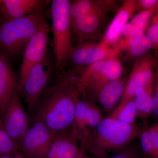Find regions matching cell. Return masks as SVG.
<instances>
[{
	"mask_svg": "<svg viewBox=\"0 0 158 158\" xmlns=\"http://www.w3.org/2000/svg\"><path fill=\"white\" fill-rule=\"evenodd\" d=\"M80 69L62 71L43 94L34 111V119L42 122L56 135L69 131L81 95L77 87Z\"/></svg>",
	"mask_w": 158,
	"mask_h": 158,
	"instance_id": "6da1fadb",
	"label": "cell"
},
{
	"mask_svg": "<svg viewBox=\"0 0 158 158\" xmlns=\"http://www.w3.org/2000/svg\"><path fill=\"white\" fill-rule=\"evenodd\" d=\"M141 130L132 125L113 118H104L93 132L80 142V149L97 158H103L111 152L119 151L139 138Z\"/></svg>",
	"mask_w": 158,
	"mask_h": 158,
	"instance_id": "7a4b0ae2",
	"label": "cell"
},
{
	"mask_svg": "<svg viewBox=\"0 0 158 158\" xmlns=\"http://www.w3.org/2000/svg\"><path fill=\"white\" fill-rule=\"evenodd\" d=\"M46 20L44 11L8 21H0V49L6 56L23 53L26 46Z\"/></svg>",
	"mask_w": 158,
	"mask_h": 158,
	"instance_id": "3957f363",
	"label": "cell"
},
{
	"mask_svg": "<svg viewBox=\"0 0 158 158\" xmlns=\"http://www.w3.org/2000/svg\"><path fill=\"white\" fill-rule=\"evenodd\" d=\"M123 67L118 57L95 62L80 69L77 87L84 100L98 101L102 88L109 82L121 78Z\"/></svg>",
	"mask_w": 158,
	"mask_h": 158,
	"instance_id": "277c9868",
	"label": "cell"
},
{
	"mask_svg": "<svg viewBox=\"0 0 158 158\" xmlns=\"http://www.w3.org/2000/svg\"><path fill=\"white\" fill-rule=\"evenodd\" d=\"M69 6V0L51 1L50 29L53 37L55 67L58 72L64 70L68 65L74 48L72 44Z\"/></svg>",
	"mask_w": 158,
	"mask_h": 158,
	"instance_id": "5b68a950",
	"label": "cell"
},
{
	"mask_svg": "<svg viewBox=\"0 0 158 158\" xmlns=\"http://www.w3.org/2000/svg\"><path fill=\"white\" fill-rule=\"evenodd\" d=\"M54 65L48 55L29 71L19 94L24 97L29 115L34 113L40 97L49 87Z\"/></svg>",
	"mask_w": 158,
	"mask_h": 158,
	"instance_id": "8992f818",
	"label": "cell"
},
{
	"mask_svg": "<svg viewBox=\"0 0 158 158\" xmlns=\"http://www.w3.org/2000/svg\"><path fill=\"white\" fill-rule=\"evenodd\" d=\"M157 56L147 52L137 59L128 80L125 83L123 94L118 105L133 100L135 91L138 88H144L152 95L153 81Z\"/></svg>",
	"mask_w": 158,
	"mask_h": 158,
	"instance_id": "52a82bcc",
	"label": "cell"
},
{
	"mask_svg": "<svg viewBox=\"0 0 158 158\" xmlns=\"http://www.w3.org/2000/svg\"><path fill=\"white\" fill-rule=\"evenodd\" d=\"M116 4L115 1L100 0L93 10L71 21L72 30L77 38V44L95 39L107 15L115 9Z\"/></svg>",
	"mask_w": 158,
	"mask_h": 158,
	"instance_id": "ba28073f",
	"label": "cell"
},
{
	"mask_svg": "<svg viewBox=\"0 0 158 158\" xmlns=\"http://www.w3.org/2000/svg\"><path fill=\"white\" fill-rule=\"evenodd\" d=\"M51 31L45 20L28 43L23 52L22 63L19 80V94L28 73L33 66L42 61L47 56L49 33Z\"/></svg>",
	"mask_w": 158,
	"mask_h": 158,
	"instance_id": "9c48e42d",
	"label": "cell"
},
{
	"mask_svg": "<svg viewBox=\"0 0 158 158\" xmlns=\"http://www.w3.org/2000/svg\"><path fill=\"white\" fill-rule=\"evenodd\" d=\"M56 135L42 122L34 119L19 151L25 158H44Z\"/></svg>",
	"mask_w": 158,
	"mask_h": 158,
	"instance_id": "30bf717a",
	"label": "cell"
},
{
	"mask_svg": "<svg viewBox=\"0 0 158 158\" xmlns=\"http://www.w3.org/2000/svg\"><path fill=\"white\" fill-rule=\"evenodd\" d=\"M19 95L17 92L14 94L1 118L6 131L19 151L23 139L30 127L27 114Z\"/></svg>",
	"mask_w": 158,
	"mask_h": 158,
	"instance_id": "8fae6325",
	"label": "cell"
},
{
	"mask_svg": "<svg viewBox=\"0 0 158 158\" xmlns=\"http://www.w3.org/2000/svg\"><path fill=\"white\" fill-rule=\"evenodd\" d=\"M104 118L101 111L94 103L80 98L69 132L81 142L93 132Z\"/></svg>",
	"mask_w": 158,
	"mask_h": 158,
	"instance_id": "7c38bea8",
	"label": "cell"
},
{
	"mask_svg": "<svg viewBox=\"0 0 158 158\" xmlns=\"http://www.w3.org/2000/svg\"><path fill=\"white\" fill-rule=\"evenodd\" d=\"M118 52L102 40L98 43L85 41L74 46L69 58L75 68H84L95 62L118 57Z\"/></svg>",
	"mask_w": 158,
	"mask_h": 158,
	"instance_id": "4fadbf2b",
	"label": "cell"
},
{
	"mask_svg": "<svg viewBox=\"0 0 158 158\" xmlns=\"http://www.w3.org/2000/svg\"><path fill=\"white\" fill-rule=\"evenodd\" d=\"M50 1L0 0V21H8L44 11Z\"/></svg>",
	"mask_w": 158,
	"mask_h": 158,
	"instance_id": "5bb4252c",
	"label": "cell"
},
{
	"mask_svg": "<svg viewBox=\"0 0 158 158\" xmlns=\"http://www.w3.org/2000/svg\"><path fill=\"white\" fill-rule=\"evenodd\" d=\"M137 11V0L125 1L110 23L102 40L114 48L121 38L123 27Z\"/></svg>",
	"mask_w": 158,
	"mask_h": 158,
	"instance_id": "9a60e30c",
	"label": "cell"
},
{
	"mask_svg": "<svg viewBox=\"0 0 158 158\" xmlns=\"http://www.w3.org/2000/svg\"><path fill=\"white\" fill-rule=\"evenodd\" d=\"M19 81L16 78L7 56L0 52V116L17 92Z\"/></svg>",
	"mask_w": 158,
	"mask_h": 158,
	"instance_id": "2e32d148",
	"label": "cell"
},
{
	"mask_svg": "<svg viewBox=\"0 0 158 158\" xmlns=\"http://www.w3.org/2000/svg\"><path fill=\"white\" fill-rule=\"evenodd\" d=\"M152 47L151 40L144 32L135 31L128 37L120 38L114 48L119 54L122 51H127L130 56L138 58L152 49Z\"/></svg>",
	"mask_w": 158,
	"mask_h": 158,
	"instance_id": "e0dca14e",
	"label": "cell"
},
{
	"mask_svg": "<svg viewBox=\"0 0 158 158\" xmlns=\"http://www.w3.org/2000/svg\"><path fill=\"white\" fill-rule=\"evenodd\" d=\"M78 143L69 131L58 133L44 158H76L81 152Z\"/></svg>",
	"mask_w": 158,
	"mask_h": 158,
	"instance_id": "ac0fdd59",
	"label": "cell"
},
{
	"mask_svg": "<svg viewBox=\"0 0 158 158\" xmlns=\"http://www.w3.org/2000/svg\"><path fill=\"white\" fill-rule=\"evenodd\" d=\"M125 81L118 79L109 82L99 94L98 101L107 112L111 111L122 97Z\"/></svg>",
	"mask_w": 158,
	"mask_h": 158,
	"instance_id": "d6986e66",
	"label": "cell"
},
{
	"mask_svg": "<svg viewBox=\"0 0 158 158\" xmlns=\"http://www.w3.org/2000/svg\"><path fill=\"white\" fill-rule=\"evenodd\" d=\"M158 6L149 10L140 11L133 16L130 22L123 27L121 33V37H127L133 31H140L145 32L147 30L150 21Z\"/></svg>",
	"mask_w": 158,
	"mask_h": 158,
	"instance_id": "ffe728a7",
	"label": "cell"
},
{
	"mask_svg": "<svg viewBox=\"0 0 158 158\" xmlns=\"http://www.w3.org/2000/svg\"><path fill=\"white\" fill-rule=\"evenodd\" d=\"M143 158H158V135L149 129L143 130L139 136Z\"/></svg>",
	"mask_w": 158,
	"mask_h": 158,
	"instance_id": "44dd1931",
	"label": "cell"
},
{
	"mask_svg": "<svg viewBox=\"0 0 158 158\" xmlns=\"http://www.w3.org/2000/svg\"><path fill=\"white\" fill-rule=\"evenodd\" d=\"M134 100L137 117L141 119H145L152 114V95L144 88H138L136 89Z\"/></svg>",
	"mask_w": 158,
	"mask_h": 158,
	"instance_id": "7402d4cb",
	"label": "cell"
},
{
	"mask_svg": "<svg viewBox=\"0 0 158 158\" xmlns=\"http://www.w3.org/2000/svg\"><path fill=\"white\" fill-rule=\"evenodd\" d=\"M109 117L127 124H137V112L134 99L126 103L118 105Z\"/></svg>",
	"mask_w": 158,
	"mask_h": 158,
	"instance_id": "603a6c76",
	"label": "cell"
},
{
	"mask_svg": "<svg viewBox=\"0 0 158 158\" xmlns=\"http://www.w3.org/2000/svg\"><path fill=\"white\" fill-rule=\"evenodd\" d=\"M145 34L152 42L154 54L158 55V6L153 14Z\"/></svg>",
	"mask_w": 158,
	"mask_h": 158,
	"instance_id": "cb8c5ba5",
	"label": "cell"
},
{
	"mask_svg": "<svg viewBox=\"0 0 158 158\" xmlns=\"http://www.w3.org/2000/svg\"><path fill=\"white\" fill-rule=\"evenodd\" d=\"M110 158H143L140 143L134 141Z\"/></svg>",
	"mask_w": 158,
	"mask_h": 158,
	"instance_id": "d4e9b609",
	"label": "cell"
},
{
	"mask_svg": "<svg viewBox=\"0 0 158 158\" xmlns=\"http://www.w3.org/2000/svg\"><path fill=\"white\" fill-rule=\"evenodd\" d=\"M152 97L153 107L152 114L158 116V55L154 74L152 84Z\"/></svg>",
	"mask_w": 158,
	"mask_h": 158,
	"instance_id": "484cf974",
	"label": "cell"
},
{
	"mask_svg": "<svg viewBox=\"0 0 158 158\" xmlns=\"http://www.w3.org/2000/svg\"><path fill=\"white\" fill-rule=\"evenodd\" d=\"M137 4L138 11L140 12L152 9L158 6V0H138Z\"/></svg>",
	"mask_w": 158,
	"mask_h": 158,
	"instance_id": "4316f807",
	"label": "cell"
},
{
	"mask_svg": "<svg viewBox=\"0 0 158 158\" xmlns=\"http://www.w3.org/2000/svg\"><path fill=\"white\" fill-rule=\"evenodd\" d=\"M23 156L19 152L15 153V154L12 155H5L0 156V158H24Z\"/></svg>",
	"mask_w": 158,
	"mask_h": 158,
	"instance_id": "83f0119b",
	"label": "cell"
},
{
	"mask_svg": "<svg viewBox=\"0 0 158 158\" xmlns=\"http://www.w3.org/2000/svg\"><path fill=\"white\" fill-rule=\"evenodd\" d=\"M148 129H149L150 131L154 132L156 133L157 135H158V122L152 125Z\"/></svg>",
	"mask_w": 158,
	"mask_h": 158,
	"instance_id": "f1b7e54d",
	"label": "cell"
},
{
	"mask_svg": "<svg viewBox=\"0 0 158 158\" xmlns=\"http://www.w3.org/2000/svg\"><path fill=\"white\" fill-rule=\"evenodd\" d=\"M85 156V153L83 152L81 150V152L79 153L78 156H77L76 158H84Z\"/></svg>",
	"mask_w": 158,
	"mask_h": 158,
	"instance_id": "f546056e",
	"label": "cell"
},
{
	"mask_svg": "<svg viewBox=\"0 0 158 158\" xmlns=\"http://www.w3.org/2000/svg\"><path fill=\"white\" fill-rule=\"evenodd\" d=\"M84 158H97L95 157L88 156H86L85 155V157H84Z\"/></svg>",
	"mask_w": 158,
	"mask_h": 158,
	"instance_id": "4dcf8cb0",
	"label": "cell"
},
{
	"mask_svg": "<svg viewBox=\"0 0 158 158\" xmlns=\"http://www.w3.org/2000/svg\"></svg>",
	"mask_w": 158,
	"mask_h": 158,
	"instance_id": "1f68e13d",
	"label": "cell"
},
{
	"mask_svg": "<svg viewBox=\"0 0 158 158\" xmlns=\"http://www.w3.org/2000/svg\"><path fill=\"white\" fill-rule=\"evenodd\" d=\"M0 117H1V116H0Z\"/></svg>",
	"mask_w": 158,
	"mask_h": 158,
	"instance_id": "d6a6232c",
	"label": "cell"
}]
</instances>
